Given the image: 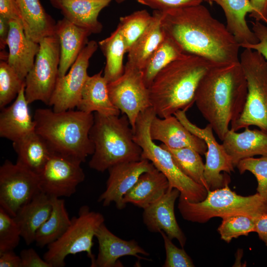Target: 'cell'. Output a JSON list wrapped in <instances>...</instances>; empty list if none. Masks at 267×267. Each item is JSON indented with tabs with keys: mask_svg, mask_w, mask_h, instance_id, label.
Masks as SVG:
<instances>
[{
	"mask_svg": "<svg viewBox=\"0 0 267 267\" xmlns=\"http://www.w3.org/2000/svg\"><path fill=\"white\" fill-rule=\"evenodd\" d=\"M160 11L165 34L178 43L185 53L216 65L239 61L240 44L203 5Z\"/></svg>",
	"mask_w": 267,
	"mask_h": 267,
	"instance_id": "obj_1",
	"label": "cell"
},
{
	"mask_svg": "<svg viewBox=\"0 0 267 267\" xmlns=\"http://www.w3.org/2000/svg\"><path fill=\"white\" fill-rule=\"evenodd\" d=\"M247 95V81L239 61L215 65L200 80L194 103L222 141L229 125L241 115Z\"/></svg>",
	"mask_w": 267,
	"mask_h": 267,
	"instance_id": "obj_2",
	"label": "cell"
},
{
	"mask_svg": "<svg viewBox=\"0 0 267 267\" xmlns=\"http://www.w3.org/2000/svg\"><path fill=\"white\" fill-rule=\"evenodd\" d=\"M215 65L202 57L185 53L163 68L148 88L156 116L164 118L178 110L186 111L195 103L200 80Z\"/></svg>",
	"mask_w": 267,
	"mask_h": 267,
	"instance_id": "obj_3",
	"label": "cell"
},
{
	"mask_svg": "<svg viewBox=\"0 0 267 267\" xmlns=\"http://www.w3.org/2000/svg\"><path fill=\"white\" fill-rule=\"evenodd\" d=\"M35 131L46 142L52 153L85 162L92 155L94 146L89 136L94 114L73 109L55 112L36 110Z\"/></svg>",
	"mask_w": 267,
	"mask_h": 267,
	"instance_id": "obj_4",
	"label": "cell"
},
{
	"mask_svg": "<svg viewBox=\"0 0 267 267\" xmlns=\"http://www.w3.org/2000/svg\"><path fill=\"white\" fill-rule=\"evenodd\" d=\"M134 132L125 114L105 116L96 112L89 136L94 151L90 168L100 172L118 164L141 159L142 149L134 139Z\"/></svg>",
	"mask_w": 267,
	"mask_h": 267,
	"instance_id": "obj_5",
	"label": "cell"
},
{
	"mask_svg": "<svg viewBox=\"0 0 267 267\" xmlns=\"http://www.w3.org/2000/svg\"><path fill=\"white\" fill-rule=\"evenodd\" d=\"M178 209L182 218L189 222L204 223L215 217L244 215L256 219L267 213V200L258 193L243 196L228 186L208 190L206 198L192 202L179 197Z\"/></svg>",
	"mask_w": 267,
	"mask_h": 267,
	"instance_id": "obj_6",
	"label": "cell"
},
{
	"mask_svg": "<svg viewBox=\"0 0 267 267\" xmlns=\"http://www.w3.org/2000/svg\"><path fill=\"white\" fill-rule=\"evenodd\" d=\"M156 115L151 107L140 113L136 121L134 139L142 149L141 159L149 160L163 173L168 180L169 187L179 190L180 197L192 202L203 200L207 194L206 188L184 174L170 152L151 139L150 126Z\"/></svg>",
	"mask_w": 267,
	"mask_h": 267,
	"instance_id": "obj_7",
	"label": "cell"
},
{
	"mask_svg": "<svg viewBox=\"0 0 267 267\" xmlns=\"http://www.w3.org/2000/svg\"><path fill=\"white\" fill-rule=\"evenodd\" d=\"M239 62L247 81V95L241 115L230 129L237 131L255 126L267 133V60L257 51L244 48Z\"/></svg>",
	"mask_w": 267,
	"mask_h": 267,
	"instance_id": "obj_8",
	"label": "cell"
},
{
	"mask_svg": "<svg viewBox=\"0 0 267 267\" xmlns=\"http://www.w3.org/2000/svg\"><path fill=\"white\" fill-rule=\"evenodd\" d=\"M104 221L101 213L91 211L88 206H82L78 216L71 219L70 225L64 234L47 245L43 258L52 267H63L67 256L86 252L93 267L95 260L91 250L93 239Z\"/></svg>",
	"mask_w": 267,
	"mask_h": 267,
	"instance_id": "obj_9",
	"label": "cell"
},
{
	"mask_svg": "<svg viewBox=\"0 0 267 267\" xmlns=\"http://www.w3.org/2000/svg\"><path fill=\"white\" fill-rule=\"evenodd\" d=\"M34 64L25 79V95L29 104L41 101L49 105L57 79L60 45L55 35L43 38Z\"/></svg>",
	"mask_w": 267,
	"mask_h": 267,
	"instance_id": "obj_10",
	"label": "cell"
},
{
	"mask_svg": "<svg viewBox=\"0 0 267 267\" xmlns=\"http://www.w3.org/2000/svg\"><path fill=\"white\" fill-rule=\"evenodd\" d=\"M108 90L112 103L126 115L134 132L139 114L152 107L142 70L127 62L123 75L108 84Z\"/></svg>",
	"mask_w": 267,
	"mask_h": 267,
	"instance_id": "obj_11",
	"label": "cell"
},
{
	"mask_svg": "<svg viewBox=\"0 0 267 267\" xmlns=\"http://www.w3.org/2000/svg\"><path fill=\"white\" fill-rule=\"evenodd\" d=\"M41 192L39 176L6 160L0 167V207L12 217Z\"/></svg>",
	"mask_w": 267,
	"mask_h": 267,
	"instance_id": "obj_12",
	"label": "cell"
},
{
	"mask_svg": "<svg viewBox=\"0 0 267 267\" xmlns=\"http://www.w3.org/2000/svg\"><path fill=\"white\" fill-rule=\"evenodd\" d=\"M174 115L191 133L206 142L207 149L205 153L204 176L210 190L220 188L229 184V177L221 173H230L234 171V166L222 144L216 140L211 126L208 124L204 128L197 127L188 119L185 110H178Z\"/></svg>",
	"mask_w": 267,
	"mask_h": 267,
	"instance_id": "obj_13",
	"label": "cell"
},
{
	"mask_svg": "<svg viewBox=\"0 0 267 267\" xmlns=\"http://www.w3.org/2000/svg\"><path fill=\"white\" fill-rule=\"evenodd\" d=\"M80 161L52 153L39 175L41 191L51 198L70 197L85 178Z\"/></svg>",
	"mask_w": 267,
	"mask_h": 267,
	"instance_id": "obj_14",
	"label": "cell"
},
{
	"mask_svg": "<svg viewBox=\"0 0 267 267\" xmlns=\"http://www.w3.org/2000/svg\"><path fill=\"white\" fill-rule=\"evenodd\" d=\"M98 46L95 41L88 42L68 73L58 78L49 105L52 106L54 111H65L77 107L89 77L87 70L89 59Z\"/></svg>",
	"mask_w": 267,
	"mask_h": 267,
	"instance_id": "obj_15",
	"label": "cell"
},
{
	"mask_svg": "<svg viewBox=\"0 0 267 267\" xmlns=\"http://www.w3.org/2000/svg\"><path fill=\"white\" fill-rule=\"evenodd\" d=\"M153 164L147 159L124 162L116 164L108 169L109 176L106 188L98 199L103 206L114 202L118 210L124 209L126 205L123 198L144 173L155 169Z\"/></svg>",
	"mask_w": 267,
	"mask_h": 267,
	"instance_id": "obj_16",
	"label": "cell"
},
{
	"mask_svg": "<svg viewBox=\"0 0 267 267\" xmlns=\"http://www.w3.org/2000/svg\"><path fill=\"white\" fill-rule=\"evenodd\" d=\"M179 195L177 189L169 188L161 198L143 209L142 219L149 231L159 233L163 231L171 239H177L183 248L186 238L178 223L174 209Z\"/></svg>",
	"mask_w": 267,
	"mask_h": 267,
	"instance_id": "obj_17",
	"label": "cell"
},
{
	"mask_svg": "<svg viewBox=\"0 0 267 267\" xmlns=\"http://www.w3.org/2000/svg\"><path fill=\"white\" fill-rule=\"evenodd\" d=\"M150 135L153 140L160 141L171 148H190L201 155L207 151L205 141L191 133L174 115L164 118L155 116L150 124Z\"/></svg>",
	"mask_w": 267,
	"mask_h": 267,
	"instance_id": "obj_18",
	"label": "cell"
},
{
	"mask_svg": "<svg viewBox=\"0 0 267 267\" xmlns=\"http://www.w3.org/2000/svg\"><path fill=\"white\" fill-rule=\"evenodd\" d=\"M95 237L98 243V253L93 267H121L119 259L125 256L149 260L139 255L148 257L149 253L140 246L136 241L121 239L111 232L104 223L97 229Z\"/></svg>",
	"mask_w": 267,
	"mask_h": 267,
	"instance_id": "obj_19",
	"label": "cell"
},
{
	"mask_svg": "<svg viewBox=\"0 0 267 267\" xmlns=\"http://www.w3.org/2000/svg\"><path fill=\"white\" fill-rule=\"evenodd\" d=\"M9 25L7 41L9 50L7 62L25 80L34 64L40 44L26 35L21 20H10Z\"/></svg>",
	"mask_w": 267,
	"mask_h": 267,
	"instance_id": "obj_20",
	"label": "cell"
},
{
	"mask_svg": "<svg viewBox=\"0 0 267 267\" xmlns=\"http://www.w3.org/2000/svg\"><path fill=\"white\" fill-rule=\"evenodd\" d=\"M64 18L91 34H99L102 25L98 21L100 11L112 0H49Z\"/></svg>",
	"mask_w": 267,
	"mask_h": 267,
	"instance_id": "obj_21",
	"label": "cell"
},
{
	"mask_svg": "<svg viewBox=\"0 0 267 267\" xmlns=\"http://www.w3.org/2000/svg\"><path fill=\"white\" fill-rule=\"evenodd\" d=\"M25 95V85L14 102L1 109L0 136L15 141L35 131L36 124L31 117Z\"/></svg>",
	"mask_w": 267,
	"mask_h": 267,
	"instance_id": "obj_22",
	"label": "cell"
},
{
	"mask_svg": "<svg viewBox=\"0 0 267 267\" xmlns=\"http://www.w3.org/2000/svg\"><path fill=\"white\" fill-rule=\"evenodd\" d=\"M91 33L65 18L56 23L55 35L60 45L58 77L64 76L88 43Z\"/></svg>",
	"mask_w": 267,
	"mask_h": 267,
	"instance_id": "obj_23",
	"label": "cell"
},
{
	"mask_svg": "<svg viewBox=\"0 0 267 267\" xmlns=\"http://www.w3.org/2000/svg\"><path fill=\"white\" fill-rule=\"evenodd\" d=\"M222 145L236 167L241 160L256 155H267V133L249 128L237 133L229 129Z\"/></svg>",
	"mask_w": 267,
	"mask_h": 267,
	"instance_id": "obj_24",
	"label": "cell"
},
{
	"mask_svg": "<svg viewBox=\"0 0 267 267\" xmlns=\"http://www.w3.org/2000/svg\"><path fill=\"white\" fill-rule=\"evenodd\" d=\"M52 208V198L41 191L13 217L27 245L35 242L37 231L49 217Z\"/></svg>",
	"mask_w": 267,
	"mask_h": 267,
	"instance_id": "obj_25",
	"label": "cell"
},
{
	"mask_svg": "<svg viewBox=\"0 0 267 267\" xmlns=\"http://www.w3.org/2000/svg\"><path fill=\"white\" fill-rule=\"evenodd\" d=\"M206 2L210 5L215 2L222 7L226 18V28L241 47L258 42L246 21L247 15L252 11L249 0H206Z\"/></svg>",
	"mask_w": 267,
	"mask_h": 267,
	"instance_id": "obj_26",
	"label": "cell"
},
{
	"mask_svg": "<svg viewBox=\"0 0 267 267\" xmlns=\"http://www.w3.org/2000/svg\"><path fill=\"white\" fill-rule=\"evenodd\" d=\"M166 177L156 168L143 173L123 198L127 205L131 203L143 209L157 201L168 190Z\"/></svg>",
	"mask_w": 267,
	"mask_h": 267,
	"instance_id": "obj_27",
	"label": "cell"
},
{
	"mask_svg": "<svg viewBox=\"0 0 267 267\" xmlns=\"http://www.w3.org/2000/svg\"><path fill=\"white\" fill-rule=\"evenodd\" d=\"M102 72L101 70L93 76H89L77 108L88 113L94 112L105 116H119L121 112L110 99L108 83L102 75Z\"/></svg>",
	"mask_w": 267,
	"mask_h": 267,
	"instance_id": "obj_28",
	"label": "cell"
},
{
	"mask_svg": "<svg viewBox=\"0 0 267 267\" xmlns=\"http://www.w3.org/2000/svg\"><path fill=\"white\" fill-rule=\"evenodd\" d=\"M26 35L39 43L55 35L56 23L44 8L40 0H16Z\"/></svg>",
	"mask_w": 267,
	"mask_h": 267,
	"instance_id": "obj_29",
	"label": "cell"
},
{
	"mask_svg": "<svg viewBox=\"0 0 267 267\" xmlns=\"http://www.w3.org/2000/svg\"><path fill=\"white\" fill-rule=\"evenodd\" d=\"M17 164L39 175L52 152L44 140L36 131L12 142Z\"/></svg>",
	"mask_w": 267,
	"mask_h": 267,
	"instance_id": "obj_30",
	"label": "cell"
},
{
	"mask_svg": "<svg viewBox=\"0 0 267 267\" xmlns=\"http://www.w3.org/2000/svg\"><path fill=\"white\" fill-rule=\"evenodd\" d=\"M161 17L160 11H154L150 24L129 49L127 62L142 70L147 60L165 36Z\"/></svg>",
	"mask_w": 267,
	"mask_h": 267,
	"instance_id": "obj_31",
	"label": "cell"
},
{
	"mask_svg": "<svg viewBox=\"0 0 267 267\" xmlns=\"http://www.w3.org/2000/svg\"><path fill=\"white\" fill-rule=\"evenodd\" d=\"M52 205L49 217L36 233L35 242L40 247L48 245L59 238L71 223L64 199L52 198Z\"/></svg>",
	"mask_w": 267,
	"mask_h": 267,
	"instance_id": "obj_32",
	"label": "cell"
},
{
	"mask_svg": "<svg viewBox=\"0 0 267 267\" xmlns=\"http://www.w3.org/2000/svg\"><path fill=\"white\" fill-rule=\"evenodd\" d=\"M98 45L106 58L103 76L108 84L119 78L124 72L123 58L127 51L119 27L99 41Z\"/></svg>",
	"mask_w": 267,
	"mask_h": 267,
	"instance_id": "obj_33",
	"label": "cell"
},
{
	"mask_svg": "<svg viewBox=\"0 0 267 267\" xmlns=\"http://www.w3.org/2000/svg\"><path fill=\"white\" fill-rule=\"evenodd\" d=\"M185 53L174 39L165 35L162 41L147 60L142 69L143 80L148 88L157 74Z\"/></svg>",
	"mask_w": 267,
	"mask_h": 267,
	"instance_id": "obj_34",
	"label": "cell"
},
{
	"mask_svg": "<svg viewBox=\"0 0 267 267\" xmlns=\"http://www.w3.org/2000/svg\"><path fill=\"white\" fill-rule=\"evenodd\" d=\"M171 153L175 163L187 177L209 190L204 176L205 164L199 154L190 148L174 149L160 145Z\"/></svg>",
	"mask_w": 267,
	"mask_h": 267,
	"instance_id": "obj_35",
	"label": "cell"
},
{
	"mask_svg": "<svg viewBox=\"0 0 267 267\" xmlns=\"http://www.w3.org/2000/svg\"><path fill=\"white\" fill-rule=\"evenodd\" d=\"M152 19V15L145 9L120 18L117 27L120 30L127 52L148 27Z\"/></svg>",
	"mask_w": 267,
	"mask_h": 267,
	"instance_id": "obj_36",
	"label": "cell"
},
{
	"mask_svg": "<svg viewBox=\"0 0 267 267\" xmlns=\"http://www.w3.org/2000/svg\"><path fill=\"white\" fill-rule=\"evenodd\" d=\"M255 219L244 215L222 218V223L218 228L221 239L229 243L233 238L248 235L250 232H254Z\"/></svg>",
	"mask_w": 267,
	"mask_h": 267,
	"instance_id": "obj_37",
	"label": "cell"
},
{
	"mask_svg": "<svg viewBox=\"0 0 267 267\" xmlns=\"http://www.w3.org/2000/svg\"><path fill=\"white\" fill-rule=\"evenodd\" d=\"M25 85L22 80L7 61L0 62V108L5 107L16 98Z\"/></svg>",
	"mask_w": 267,
	"mask_h": 267,
	"instance_id": "obj_38",
	"label": "cell"
},
{
	"mask_svg": "<svg viewBox=\"0 0 267 267\" xmlns=\"http://www.w3.org/2000/svg\"><path fill=\"white\" fill-rule=\"evenodd\" d=\"M236 167L240 174L249 171L255 176L258 182L257 193L267 200V155L244 159Z\"/></svg>",
	"mask_w": 267,
	"mask_h": 267,
	"instance_id": "obj_39",
	"label": "cell"
},
{
	"mask_svg": "<svg viewBox=\"0 0 267 267\" xmlns=\"http://www.w3.org/2000/svg\"><path fill=\"white\" fill-rule=\"evenodd\" d=\"M21 237L20 229L13 217L0 207V254L13 250Z\"/></svg>",
	"mask_w": 267,
	"mask_h": 267,
	"instance_id": "obj_40",
	"label": "cell"
},
{
	"mask_svg": "<svg viewBox=\"0 0 267 267\" xmlns=\"http://www.w3.org/2000/svg\"><path fill=\"white\" fill-rule=\"evenodd\" d=\"M163 239L166 258L164 267H193V262L183 248H179L163 231L159 232Z\"/></svg>",
	"mask_w": 267,
	"mask_h": 267,
	"instance_id": "obj_41",
	"label": "cell"
},
{
	"mask_svg": "<svg viewBox=\"0 0 267 267\" xmlns=\"http://www.w3.org/2000/svg\"><path fill=\"white\" fill-rule=\"evenodd\" d=\"M154 10L165 11L200 4L206 0H136Z\"/></svg>",
	"mask_w": 267,
	"mask_h": 267,
	"instance_id": "obj_42",
	"label": "cell"
},
{
	"mask_svg": "<svg viewBox=\"0 0 267 267\" xmlns=\"http://www.w3.org/2000/svg\"><path fill=\"white\" fill-rule=\"evenodd\" d=\"M252 30L258 40L255 44H250L245 48H249L260 53L267 60V25L261 22H251Z\"/></svg>",
	"mask_w": 267,
	"mask_h": 267,
	"instance_id": "obj_43",
	"label": "cell"
},
{
	"mask_svg": "<svg viewBox=\"0 0 267 267\" xmlns=\"http://www.w3.org/2000/svg\"><path fill=\"white\" fill-rule=\"evenodd\" d=\"M21 267H52L44 258L42 259L32 248L22 250L20 254Z\"/></svg>",
	"mask_w": 267,
	"mask_h": 267,
	"instance_id": "obj_44",
	"label": "cell"
},
{
	"mask_svg": "<svg viewBox=\"0 0 267 267\" xmlns=\"http://www.w3.org/2000/svg\"><path fill=\"white\" fill-rule=\"evenodd\" d=\"M0 16L9 20L15 19L22 21L16 0H0Z\"/></svg>",
	"mask_w": 267,
	"mask_h": 267,
	"instance_id": "obj_45",
	"label": "cell"
},
{
	"mask_svg": "<svg viewBox=\"0 0 267 267\" xmlns=\"http://www.w3.org/2000/svg\"><path fill=\"white\" fill-rule=\"evenodd\" d=\"M252 11L250 17L255 21L263 22L267 25V0H249Z\"/></svg>",
	"mask_w": 267,
	"mask_h": 267,
	"instance_id": "obj_46",
	"label": "cell"
},
{
	"mask_svg": "<svg viewBox=\"0 0 267 267\" xmlns=\"http://www.w3.org/2000/svg\"><path fill=\"white\" fill-rule=\"evenodd\" d=\"M21 260L13 250L8 251L0 254V267H21Z\"/></svg>",
	"mask_w": 267,
	"mask_h": 267,
	"instance_id": "obj_47",
	"label": "cell"
},
{
	"mask_svg": "<svg viewBox=\"0 0 267 267\" xmlns=\"http://www.w3.org/2000/svg\"><path fill=\"white\" fill-rule=\"evenodd\" d=\"M267 246V213L255 219V230Z\"/></svg>",
	"mask_w": 267,
	"mask_h": 267,
	"instance_id": "obj_48",
	"label": "cell"
},
{
	"mask_svg": "<svg viewBox=\"0 0 267 267\" xmlns=\"http://www.w3.org/2000/svg\"><path fill=\"white\" fill-rule=\"evenodd\" d=\"M9 20L0 16V49L4 50L9 32Z\"/></svg>",
	"mask_w": 267,
	"mask_h": 267,
	"instance_id": "obj_49",
	"label": "cell"
},
{
	"mask_svg": "<svg viewBox=\"0 0 267 267\" xmlns=\"http://www.w3.org/2000/svg\"><path fill=\"white\" fill-rule=\"evenodd\" d=\"M116 1V2L118 3H122L124 1H125V0H115Z\"/></svg>",
	"mask_w": 267,
	"mask_h": 267,
	"instance_id": "obj_50",
	"label": "cell"
}]
</instances>
